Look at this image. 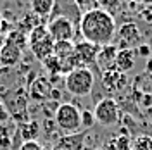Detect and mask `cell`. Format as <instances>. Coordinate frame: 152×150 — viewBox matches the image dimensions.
<instances>
[{
    "instance_id": "30bf717a",
    "label": "cell",
    "mask_w": 152,
    "mask_h": 150,
    "mask_svg": "<svg viewBox=\"0 0 152 150\" xmlns=\"http://www.w3.org/2000/svg\"><path fill=\"white\" fill-rule=\"evenodd\" d=\"M52 84L47 78L40 76V78H35L33 83L29 84V97L37 102H45L50 98V92H52Z\"/></svg>"
},
{
    "instance_id": "9c48e42d",
    "label": "cell",
    "mask_w": 152,
    "mask_h": 150,
    "mask_svg": "<svg viewBox=\"0 0 152 150\" xmlns=\"http://www.w3.org/2000/svg\"><path fill=\"white\" fill-rule=\"evenodd\" d=\"M99 48L97 45H92L88 42H81V43H76L75 45V55L80 62V66L85 67V64H94L97 60V54H99Z\"/></svg>"
},
{
    "instance_id": "3957f363",
    "label": "cell",
    "mask_w": 152,
    "mask_h": 150,
    "mask_svg": "<svg viewBox=\"0 0 152 150\" xmlns=\"http://www.w3.org/2000/svg\"><path fill=\"white\" fill-rule=\"evenodd\" d=\"M94 83H95L94 73L88 67L73 69L71 73L66 74V79H64L66 90L71 95H76V97H86V95H90L92 88H94Z\"/></svg>"
},
{
    "instance_id": "52a82bcc",
    "label": "cell",
    "mask_w": 152,
    "mask_h": 150,
    "mask_svg": "<svg viewBox=\"0 0 152 150\" xmlns=\"http://www.w3.org/2000/svg\"><path fill=\"white\" fill-rule=\"evenodd\" d=\"M116 36H118V40L123 45L121 48H132V47L142 45V33H140V29H138V26L135 23H126V24H123L119 28V31L116 33Z\"/></svg>"
},
{
    "instance_id": "83f0119b",
    "label": "cell",
    "mask_w": 152,
    "mask_h": 150,
    "mask_svg": "<svg viewBox=\"0 0 152 150\" xmlns=\"http://www.w3.org/2000/svg\"><path fill=\"white\" fill-rule=\"evenodd\" d=\"M147 73H152V59L147 60Z\"/></svg>"
},
{
    "instance_id": "5bb4252c",
    "label": "cell",
    "mask_w": 152,
    "mask_h": 150,
    "mask_svg": "<svg viewBox=\"0 0 152 150\" xmlns=\"http://www.w3.org/2000/svg\"><path fill=\"white\" fill-rule=\"evenodd\" d=\"M29 5L33 14H37L38 17H48L54 10L56 0H29Z\"/></svg>"
},
{
    "instance_id": "484cf974",
    "label": "cell",
    "mask_w": 152,
    "mask_h": 150,
    "mask_svg": "<svg viewBox=\"0 0 152 150\" xmlns=\"http://www.w3.org/2000/svg\"><path fill=\"white\" fill-rule=\"evenodd\" d=\"M48 100H52V102H59L61 100V92L57 90V88H52V92H50V98Z\"/></svg>"
},
{
    "instance_id": "44dd1931",
    "label": "cell",
    "mask_w": 152,
    "mask_h": 150,
    "mask_svg": "<svg viewBox=\"0 0 152 150\" xmlns=\"http://www.w3.org/2000/svg\"><path fill=\"white\" fill-rule=\"evenodd\" d=\"M10 143H12V140H10L9 131H5L4 126H0V150H9Z\"/></svg>"
},
{
    "instance_id": "f1b7e54d",
    "label": "cell",
    "mask_w": 152,
    "mask_h": 150,
    "mask_svg": "<svg viewBox=\"0 0 152 150\" xmlns=\"http://www.w3.org/2000/svg\"><path fill=\"white\" fill-rule=\"evenodd\" d=\"M43 150H59V149H57V147H45Z\"/></svg>"
},
{
    "instance_id": "6da1fadb",
    "label": "cell",
    "mask_w": 152,
    "mask_h": 150,
    "mask_svg": "<svg viewBox=\"0 0 152 150\" xmlns=\"http://www.w3.org/2000/svg\"><path fill=\"white\" fill-rule=\"evenodd\" d=\"M80 33L83 35L85 42L97 47H104L109 45L116 36V21L113 14L102 9L90 10L81 16Z\"/></svg>"
},
{
    "instance_id": "d6986e66",
    "label": "cell",
    "mask_w": 152,
    "mask_h": 150,
    "mask_svg": "<svg viewBox=\"0 0 152 150\" xmlns=\"http://www.w3.org/2000/svg\"><path fill=\"white\" fill-rule=\"evenodd\" d=\"M95 124V116L92 111H88V109H85V111H81V130H92V126Z\"/></svg>"
},
{
    "instance_id": "8fae6325",
    "label": "cell",
    "mask_w": 152,
    "mask_h": 150,
    "mask_svg": "<svg viewBox=\"0 0 152 150\" xmlns=\"http://www.w3.org/2000/svg\"><path fill=\"white\" fill-rule=\"evenodd\" d=\"M114 66L118 73H128L135 66V50L133 48H121L116 52V60Z\"/></svg>"
},
{
    "instance_id": "8992f818",
    "label": "cell",
    "mask_w": 152,
    "mask_h": 150,
    "mask_svg": "<svg viewBox=\"0 0 152 150\" xmlns=\"http://www.w3.org/2000/svg\"><path fill=\"white\" fill-rule=\"evenodd\" d=\"M48 33L54 42H71L75 38V24L66 16H57L48 24Z\"/></svg>"
},
{
    "instance_id": "f546056e",
    "label": "cell",
    "mask_w": 152,
    "mask_h": 150,
    "mask_svg": "<svg viewBox=\"0 0 152 150\" xmlns=\"http://www.w3.org/2000/svg\"><path fill=\"white\" fill-rule=\"evenodd\" d=\"M133 2H142V0H133Z\"/></svg>"
},
{
    "instance_id": "5b68a950",
    "label": "cell",
    "mask_w": 152,
    "mask_h": 150,
    "mask_svg": "<svg viewBox=\"0 0 152 150\" xmlns=\"http://www.w3.org/2000/svg\"><path fill=\"white\" fill-rule=\"evenodd\" d=\"M94 116L95 122L102 126H114L119 121V105L114 98H102L95 105Z\"/></svg>"
},
{
    "instance_id": "4316f807",
    "label": "cell",
    "mask_w": 152,
    "mask_h": 150,
    "mask_svg": "<svg viewBox=\"0 0 152 150\" xmlns=\"http://www.w3.org/2000/svg\"><path fill=\"white\" fill-rule=\"evenodd\" d=\"M142 100L143 102H140L143 105V107H151L152 105V95H142Z\"/></svg>"
},
{
    "instance_id": "7a4b0ae2",
    "label": "cell",
    "mask_w": 152,
    "mask_h": 150,
    "mask_svg": "<svg viewBox=\"0 0 152 150\" xmlns=\"http://www.w3.org/2000/svg\"><path fill=\"white\" fill-rule=\"evenodd\" d=\"M54 122L66 135L81 131V111L75 103H59L54 114Z\"/></svg>"
},
{
    "instance_id": "2e32d148",
    "label": "cell",
    "mask_w": 152,
    "mask_h": 150,
    "mask_svg": "<svg viewBox=\"0 0 152 150\" xmlns=\"http://www.w3.org/2000/svg\"><path fill=\"white\" fill-rule=\"evenodd\" d=\"M75 52V45L71 42H56L54 43V57H57L59 60H64L69 55H73Z\"/></svg>"
},
{
    "instance_id": "ac0fdd59",
    "label": "cell",
    "mask_w": 152,
    "mask_h": 150,
    "mask_svg": "<svg viewBox=\"0 0 152 150\" xmlns=\"http://www.w3.org/2000/svg\"><path fill=\"white\" fill-rule=\"evenodd\" d=\"M75 4H76V9L81 12V16L86 14V12H90V10L99 9L97 0H75Z\"/></svg>"
},
{
    "instance_id": "4fadbf2b",
    "label": "cell",
    "mask_w": 152,
    "mask_h": 150,
    "mask_svg": "<svg viewBox=\"0 0 152 150\" xmlns=\"http://www.w3.org/2000/svg\"><path fill=\"white\" fill-rule=\"evenodd\" d=\"M19 59H21V48H18L16 45H12L10 42H7V45L2 48V52H0V60H2V64H5V66H14V64H18Z\"/></svg>"
},
{
    "instance_id": "e0dca14e",
    "label": "cell",
    "mask_w": 152,
    "mask_h": 150,
    "mask_svg": "<svg viewBox=\"0 0 152 150\" xmlns=\"http://www.w3.org/2000/svg\"><path fill=\"white\" fill-rule=\"evenodd\" d=\"M133 150H152V138L149 135H140L133 141Z\"/></svg>"
},
{
    "instance_id": "603a6c76",
    "label": "cell",
    "mask_w": 152,
    "mask_h": 150,
    "mask_svg": "<svg viewBox=\"0 0 152 150\" xmlns=\"http://www.w3.org/2000/svg\"><path fill=\"white\" fill-rule=\"evenodd\" d=\"M10 119V112H9V109H7V105L0 100V126H4L5 122Z\"/></svg>"
},
{
    "instance_id": "d4e9b609",
    "label": "cell",
    "mask_w": 152,
    "mask_h": 150,
    "mask_svg": "<svg viewBox=\"0 0 152 150\" xmlns=\"http://www.w3.org/2000/svg\"><path fill=\"white\" fill-rule=\"evenodd\" d=\"M138 54H140V55H143V57H149L151 55V47H149V45H138Z\"/></svg>"
},
{
    "instance_id": "9a60e30c",
    "label": "cell",
    "mask_w": 152,
    "mask_h": 150,
    "mask_svg": "<svg viewBox=\"0 0 152 150\" xmlns=\"http://www.w3.org/2000/svg\"><path fill=\"white\" fill-rule=\"evenodd\" d=\"M19 135L23 141H31V140H37L40 136V124L38 121H26L21 124V130H19Z\"/></svg>"
},
{
    "instance_id": "277c9868",
    "label": "cell",
    "mask_w": 152,
    "mask_h": 150,
    "mask_svg": "<svg viewBox=\"0 0 152 150\" xmlns=\"http://www.w3.org/2000/svg\"><path fill=\"white\" fill-rule=\"evenodd\" d=\"M28 43L31 47V52L35 54L38 60H45L50 55H54V40L50 36L48 29L45 26H35V28L29 31V38Z\"/></svg>"
},
{
    "instance_id": "cb8c5ba5",
    "label": "cell",
    "mask_w": 152,
    "mask_h": 150,
    "mask_svg": "<svg viewBox=\"0 0 152 150\" xmlns=\"http://www.w3.org/2000/svg\"><path fill=\"white\" fill-rule=\"evenodd\" d=\"M116 147L119 150H130V140L126 136H121V138H118V145Z\"/></svg>"
},
{
    "instance_id": "ba28073f",
    "label": "cell",
    "mask_w": 152,
    "mask_h": 150,
    "mask_svg": "<svg viewBox=\"0 0 152 150\" xmlns=\"http://www.w3.org/2000/svg\"><path fill=\"white\" fill-rule=\"evenodd\" d=\"M86 130H81L78 133H71V135H64L57 140L56 147L59 150H83L85 149V136Z\"/></svg>"
},
{
    "instance_id": "ffe728a7",
    "label": "cell",
    "mask_w": 152,
    "mask_h": 150,
    "mask_svg": "<svg viewBox=\"0 0 152 150\" xmlns=\"http://www.w3.org/2000/svg\"><path fill=\"white\" fill-rule=\"evenodd\" d=\"M97 4H99V9H102L111 14V12H114L121 5V0H97Z\"/></svg>"
},
{
    "instance_id": "7402d4cb",
    "label": "cell",
    "mask_w": 152,
    "mask_h": 150,
    "mask_svg": "<svg viewBox=\"0 0 152 150\" xmlns=\"http://www.w3.org/2000/svg\"><path fill=\"white\" fill-rule=\"evenodd\" d=\"M45 147L40 143L38 140H31V141H23L19 150H43Z\"/></svg>"
},
{
    "instance_id": "7c38bea8",
    "label": "cell",
    "mask_w": 152,
    "mask_h": 150,
    "mask_svg": "<svg viewBox=\"0 0 152 150\" xmlns=\"http://www.w3.org/2000/svg\"><path fill=\"white\" fill-rule=\"evenodd\" d=\"M116 47H113L111 43L109 45H104V47L99 48V54H97V62H99V67H102L105 71H111L114 69V60H116Z\"/></svg>"
}]
</instances>
